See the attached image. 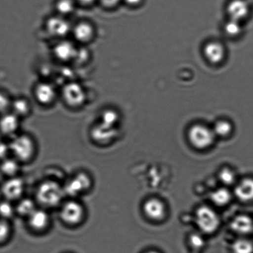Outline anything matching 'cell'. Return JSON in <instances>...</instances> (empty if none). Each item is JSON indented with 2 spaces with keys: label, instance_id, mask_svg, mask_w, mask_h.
I'll return each mask as SVG.
<instances>
[{
  "label": "cell",
  "instance_id": "ac0fdd59",
  "mask_svg": "<svg viewBox=\"0 0 253 253\" xmlns=\"http://www.w3.org/2000/svg\"><path fill=\"white\" fill-rule=\"evenodd\" d=\"M19 117L13 112L6 114L0 120V130L4 134L10 135L15 133L19 128Z\"/></svg>",
  "mask_w": 253,
  "mask_h": 253
},
{
  "label": "cell",
  "instance_id": "9c48e42d",
  "mask_svg": "<svg viewBox=\"0 0 253 253\" xmlns=\"http://www.w3.org/2000/svg\"><path fill=\"white\" fill-rule=\"evenodd\" d=\"M37 101L43 105H49L55 101L56 90L52 84L48 83H41L36 85L34 89Z\"/></svg>",
  "mask_w": 253,
  "mask_h": 253
},
{
  "label": "cell",
  "instance_id": "4316f807",
  "mask_svg": "<svg viewBox=\"0 0 253 253\" xmlns=\"http://www.w3.org/2000/svg\"><path fill=\"white\" fill-rule=\"evenodd\" d=\"M232 251L233 253H253V244L249 240L238 239L233 243Z\"/></svg>",
  "mask_w": 253,
  "mask_h": 253
},
{
  "label": "cell",
  "instance_id": "9a60e30c",
  "mask_svg": "<svg viewBox=\"0 0 253 253\" xmlns=\"http://www.w3.org/2000/svg\"><path fill=\"white\" fill-rule=\"evenodd\" d=\"M227 10L230 19L240 22L247 16L249 6L245 0H232L228 4Z\"/></svg>",
  "mask_w": 253,
  "mask_h": 253
},
{
  "label": "cell",
  "instance_id": "6da1fadb",
  "mask_svg": "<svg viewBox=\"0 0 253 253\" xmlns=\"http://www.w3.org/2000/svg\"><path fill=\"white\" fill-rule=\"evenodd\" d=\"M64 195L63 188L53 181H46L42 183L37 191L39 202L46 207H55L59 205Z\"/></svg>",
  "mask_w": 253,
  "mask_h": 253
},
{
  "label": "cell",
  "instance_id": "ba28073f",
  "mask_svg": "<svg viewBox=\"0 0 253 253\" xmlns=\"http://www.w3.org/2000/svg\"><path fill=\"white\" fill-rule=\"evenodd\" d=\"M45 29L53 38L63 39L71 32L70 24L63 16H51L45 22Z\"/></svg>",
  "mask_w": 253,
  "mask_h": 253
},
{
  "label": "cell",
  "instance_id": "d4e9b609",
  "mask_svg": "<svg viewBox=\"0 0 253 253\" xmlns=\"http://www.w3.org/2000/svg\"><path fill=\"white\" fill-rule=\"evenodd\" d=\"M35 210V204L33 201L28 198L22 200L16 207V211L19 215L27 216V217H29Z\"/></svg>",
  "mask_w": 253,
  "mask_h": 253
},
{
  "label": "cell",
  "instance_id": "30bf717a",
  "mask_svg": "<svg viewBox=\"0 0 253 253\" xmlns=\"http://www.w3.org/2000/svg\"><path fill=\"white\" fill-rule=\"evenodd\" d=\"M78 48L71 42L62 40L54 46L53 53L58 60L64 62L75 60Z\"/></svg>",
  "mask_w": 253,
  "mask_h": 253
},
{
  "label": "cell",
  "instance_id": "3957f363",
  "mask_svg": "<svg viewBox=\"0 0 253 253\" xmlns=\"http://www.w3.org/2000/svg\"><path fill=\"white\" fill-rule=\"evenodd\" d=\"M215 135L212 129L202 125H195L188 132L189 140L196 148L205 149L214 141Z\"/></svg>",
  "mask_w": 253,
  "mask_h": 253
},
{
  "label": "cell",
  "instance_id": "f546056e",
  "mask_svg": "<svg viewBox=\"0 0 253 253\" xmlns=\"http://www.w3.org/2000/svg\"><path fill=\"white\" fill-rule=\"evenodd\" d=\"M220 180L226 185H232L235 181V175L229 169H223L219 173Z\"/></svg>",
  "mask_w": 253,
  "mask_h": 253
},
{
  "label": "cell",
  "instance_id": "1f68e13d",
  "mask_svg": "<svg viewBox=\"0 0 253 253\" xmlns=\"http://www.w3.org/2000/svg\"><path fill=\"white\" fill-rule=\"evenodd\" d=\"M10 228L5 220H0V243L4 242L8 238Z\"/></svg>",
  "mask_w": 253,
  "mask_h": 253
},
{
  "label": "cell",
  "instance_id": "83f0119b",
  "mask_svg": "<svg viewBox=\"0 0 253 253\" xmlns=\"http://www.w3.org/2000/svg\"><path fill=\"white\" fill-rule=\"evenodd\" d=\"M1 170L6 175L14 176L18 172L19 165L17 160L5 159L1 165Z\"/></svg>",
  "mask_w": 253,
  "mask_h": 253
},
{
  "label": "cell",
  "instance_id": "484cf974",
  "mask_svg": "<svg viewBox=\"0 0 253 253\" xmlns=\"http://www.w3.org/2000/svg\"><path fill=\"white\" fill-rule=\"evenodd\" d=\"M215 136L226 137L228 136L232 131V125L226 120L218 121L213 126L212 129Z\"/></svg>",
  "mask_w": 253,
  "mask_h": 253
},
{
  "label": "cell",
  "instance_id": "d590c367",
  "mask_svg": "<svg viewBox=\"0 0 253 253\" xmlns=\"http://www.w3.org/2000/svg\"><path fill=\"white\" fill-rule=\"evenodd\" d=\"M10 151L9 145L4 143H0V159H5Z\"/></svg>",
  "mask_w": 253,
  "mask_h": 253
},
{
  "label": "cell",
  "instance_id": "277c9868",
  "mask_svg": "<svg viewBox=\"0 0 253 253\" xmlns=\"http://www.w3.org/2000/svg\"><path fill=\"white\" fill-rule=\"evenodd\" d=\"M61 92L64 101L71 107H80L86 101V92L80 83L71 82L66 84Z\"/></svg>",
  "mask_w": 253,
  "mask_h": 253
},
{
  "label": "cell",
  "instance_id": "44dd1931",
  "mask_svg": "<svg viewBox=\"0 0 253 253\" xmlns=\"http://www.w3.org/2000/svg\"><path fill=\"white\" fill-rule=\"evenodd\" d=\"M10 108L13 114L19 118L27 116L31 111L30 103L24 98H18L11 102Z\"/></svg>",
  "mask_w": 253,
  "mask_h": 253
},
{
  "label": "cell",
  "instance_id": "8fae6325",
  "mask_svg": "<svg viewBox=\"0 0 253 253\" xmlns=\"http://www.w3.org/2000/svg\"><path fill=\"white\" fill-rule=\"evenodd\" d=\"M204 55L210 63L218 65L222 63L225 58L224 46L217 42H211L205 46Z\"/></svg>",
  "mask_w": 253,
  "mask_h": 253
},
{
  "label": "cell",
  "instance_id": "f1b7e54d",
  "mask_svg": "<svg viewBox=\"0 0 253 253\" xmlns=\"http://www.w3.org/2000/svg\"><path fill=\"white\" fill-rule=\"evenodd\" d=\"M240 22L230 19L226 23L224 26V31L226 34L230 38H235L239 36L242 28L240 25Z\"/></svg>",
  "mask_w": 253,
  "mask_h": 253
},
{
  "label": "cell",
  "instance_id": "ffe728a7",
  "mask_svg": "<svg viewBox=\"0 0 253 253\" xmlns=\"http://www.w3.org/2000/svg\"><path fill=\"white\" fill-rule=\"evenodd\" d=\"M115 134L114 128H109L98 124L92 130V136L95 141L100 144H105L112 140Z\"/></svg>",
  "mask_w": 253,
  "mask_h": 253
},
{
  "label": "cell",
  "instance_id": "f35d334b",
  "mask_svg": "<svg viewBox=\"0 0 253 253\" xmlns=\"http://www.w3.org/2000/svg\"><path fill=\"white\" fill-rule=\"evenodd\" d=\"M147 253H159L157 252H154V251H152V252H149Z\"/></svg>",
  "mask_w": 253,
  "mask_h": 253
},
{
  "label": "cell",
  "instance_id": "74e56055",
  "mask_svg": "<svg viewBox=\"0 0 253 253\" xmlns=\"http://www.w3.org/2000/svg\"><path fill=\"white\" fill-rule=\"evenodd\" d=\"M76 3H79L83 5L88 6L94 3L95 0H75Z\"/></svg>",
  "mask_w": 253,
  "mask_h": 253
},
{
  "label": "cell",
  "instance_id": "4fadbf2b",
  "mask_svg": "<svg viewBox=\"0 0 253 253\" xmlns=\"http://www.w3.org/2000/svg\"><path fill=\"white\" fill-rule=\"evenodd\" d=\"M144 211L147 217L154 220H162L166 214L164 204L156 198H152L145 203Z\"/></svg>",
  "mask_w": 253,
  "mask_h": 253
},
{
  "label": "cell",
  "instance_id": "2e32d148",
  "mask_svg": "<svg viewBox=\"0 0 253 253\" xmlns=\"http://www.w3.org/2000/svg\"><path fill=\"white\" fill-rule=\"evenodd\" d=\"M231 228L233 232L240 235L250 234L253 231V220L247 215H239L231 222Z\"/></svg>",
  "mask_w": 253,
  "mask_h": 253
},
{
  "label": "cell",
  "instance_id": "d6a6232c",
  "mask_svg": "<svg viewBox=\"0 0 253 253\" xmlns=\"http://www.w3.org/2000/svg\"><path fill=\"white\" fill-rule=\"evenodd\" d=\"M11 102L3 93L0 92V113L5 112L10 109Z\"/></svg>",
  "mask_w": 253,
  "mask_h": 253
},
{
  "label": "cell",
  "instance_id": "5b68a950",
  "mask_svg": "<svg viewBox=\"0 0 253 253\" xmlns=\"http://www.w3.org/2000/svg\"><path fill=\"white\" fill-rule=\"evenodd\" d=\"M9 146L16 158L21 161L31 159L35 150L33 140L26 135L16 137Z\"/></svg>",
  "mask_w": 253,
  "mask_h": 253
},
{
  "label": "cell",
  "instance_id": "4dcf8cb0",
  "mask_svg": "<svg viewBox=\"0 0 253 253\" xmlns=\"http://www.w3.org/2000/svg\"><path fill=\"white\" fill-rule=\"evenodd\" d=\"M14 209L10 203L2 202L0 203V216L3 218H9L13 215Z\"/></svg>",
  "mask_w": 253,
  "mask_h": 253
},
{
  "label": "cell",
  "instance_id": "7402d4cb",
  "mask_svg": "<svg viewBox=\"0 0 253 253\" xmlns=\"http://www.w3.org/2000/svg\"><path fill=\"white\" fill-rule=\"evenodd\" d=\"M230 191L226 188H218L211 194V198L216 205L223 206L227 205L231 200Z\"/></svg>",
  "mask_w": 253,
  "mask_h": 253
},
{
  "label": "cell",
  "instance_id": "e0dca14e",
  "mask_svg": "<svg viewBox=\"0 0 253 253\" xmlns=\"http://www.w3.org/2000/svg\"><path fill=\"white\" fill-rule=\"evenodd\" d=\"M235 196L243 202L253 201V179H243L235 189Z\"/></svg>",
  "mask_w": 253,
  "mask_h": 253
},
{
  "label": "cell",
  "instance_id": "e575fe53",
  "mask_svg": "<svg viewBox=\"0 0 253 253\" xmlns=\"http://www.w3.org/2000/svg\"><path fill=\"white\" fill-rule=\"evenodd\" d=\"M100 1L105 8H112L117 6L121 0H100Z\"/></svg>",
  "mask_w": 253,
  "mask_h": 253
},
{
  "label": "cell",
  "instance_id": "8d00e7d4",
  "mask_svg": "<svg viewBox=\"0 0 253 253\" xmlns=\"http://www.w3.org/2000/svg\"><path fill=\"white\" fill-rule=\"evenodd\" d=\"M125 2L131 6H137L141 4L142 0H125Z\"/></svg>",
  "mask_w": 253,
  "mask_h": 253
},
{
  "label": "cell",
  "instance_id": "7a4b0ae2",
  "mask_svg": "<svg viewBox=\"0 0 253 253\" xmlns=\"http://www.w3.org/2000/svg\"><path fill=\"white\" fill-rule=\"evenodd\" d=\"M196 222L203 232L211 234L218 229L220 218L212 209L208 206H201L196 212Z\"/></svg>",
  "mask_w": 253,
  "mask_h": 253
},
{
  "label": "cell",
  "instance_id": "836d02e7",
  "mask_svg": "<svg viewBox=\"0 0 253 253\" xmlns=\"http://www.w3.org/2000/svg\"><path fill=\"white\" fill-rule=\"evenodd\" d=\"M190 243L193 247L195 248H202L205 245V241L200 236L193 235L190 238Z\"/></svg>",
  "mask_w": 253,
  "mask_h": 253
},
{
  "label": "cell",
  "instance_id": "cb8c5ba5",
  "mask_svg": "<svg viewBox=\"0 0 253 253\" xmlns=\"http://www.w3.org/2000/svg\"><path fill=\"white\" fill-rule=\"evenodd\" d=\"M119 114L115 110H107L102 113L100 124L109 128H114L115 125L119 121Z\"/></svg>",
  "mask_w": 253,
  "mask_h": 253
},
{
  "label": "cell",
  "instance_id": "d6986e66",
  "mask_svg": "<svg viewBox=\"0 0 253 253\" xmlns=\"http://www.w3.org/2000/svg\"><path fill=\"white\" fill-rule=\"evenodd\" d=\"M28 217L29 225L33 229L36 230L45 229L49 223L48 213L43 210L36 209Z\"/></svg>",
  "mask_w": 253,
  "mask_h": 253
},
{
  "label": "cell",
  "instance_id": "8992f818",
  "mask_svg": "<svg viewBox=\"0 0 253 253\" xmlns=\"http://www.w3.org/2000/svg\"><path fill=\"white\" fill-rule=\"evenodd\" d=\"M91 186V180L87 174L81 172L71 178L63 188L64 193L71 197H75L85 192Z\"/></svg>",
  "mask_w": 253,
  "mask_h": 253
},
{
  "label": "cell",
  "instance_id": "603a6c76",
  "mask_svg": "<svg viewBox=\"0 0 253 253\" xmlns=\"http://www.w3.org/2000/svg\"><path fill=\"white\" fill-rule=\"evenodd\" d=\"M75 0H58L55 4V9L58 15H70L75 11Z\"/></svg>",
  "mask_w": 253,
  "mask_h": 253
},
{
  "label": "cell",
  "instance_id": "7c38bea8",
  "mask_svg": "<svg viewBox=\"0 0 253 253\" xmlns=\"http://www.w3.org/2000/svg\"><path fill=\"white\" fill-rule=\"evenodd\" d=\"M74 38L81 43L90 42L94 38V26L88 22H81L71 29Z\"/></svg>",
  "mask_w": 253,
  "mask_h": 253
},
{
  "label": "cell",
  "instance_id": "52a82bcc",
  "mask_svg": "<svg viewBox=\"0 0 253 253\" xmlns=\"http://www.w3.org/2000/svg\"><path fill=\"white\" fill-rule=\"evenodd\" d=\"M84 211L83 206L75 201L64 204L60 211L61 219L70 225H77L82 221Z\"/></svg>",
  "mask_w": 253,
  "mask_h": 253
},
{
  "label": "cell",
  "instance_id": "5bb4252c",
  "mask_svg": "<svg viewBox=\"0 0 253 253\" xmlns=\"http://www.w3.org/2000/svg\"><path fill=\"white\" fill-rule=\"evenodd\" d=\"M24 183L19 178H11L4 183L2 191L5 198L9 200H15L20 198L24 191Z\"/></svg>",
  "mask_w": 253,
  "mask_h": 253
}]
</instances>
